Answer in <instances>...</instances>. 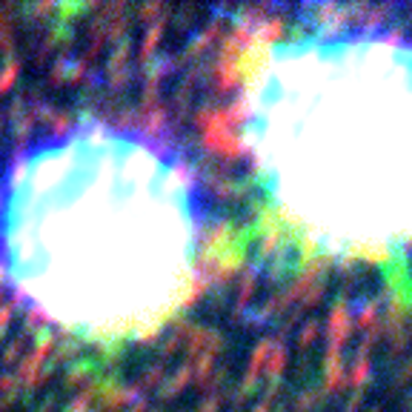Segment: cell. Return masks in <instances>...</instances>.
<instances>
[{
  "instance_id": "6da1fadb",
  "label": "cell",
  "mask_w": 412,
  "mask_h": 412,
  "mask_svg": "<svg viewBox=\"0 0 412 412\" xmlns=\"http://www.w3.org/2000/svg\"><path fill=\"white\" fill-rule=\"evenodd\" d=\"M198 246L186 172L157 144L86 126L29 149L0 189V269L31 309L126 332L183 292Z\"/></svg>"
},
{
  "instance_id": "7a4b0ae2",
  "label": "cell",
  "mask_w": 412,
  "mask_h": 412,
  "mask_svg": "<svg viewBox=\"0 0 412 412\" xmlns=\"http://www.w3.org/2000/svg\"><path fill=\"white\" fill-rule=\"evenodd\" d=\"M266 77L258 135L269 175L307 218L367 237L412 232V52L324 40Z\"/></svg>"
}]
</instances>
